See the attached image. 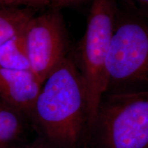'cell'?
<instances>
[{
  "instance_id": "6da1fadb",
  "label": "cell",
  "mask_w": 148,
  "mask_h": 148,
  "mask_svg": "<svg viewBox=\"0 0 148 148\" xmlns=\"http://www.w3.org/2000/svg\"><path fill=\"white\" fill-rule=\"evenodd\" d=\"M31 119L54 145H78L88 129V106L82 75L71 52L44 82Z\"/></svg>"
},
{
  "instance_id": "8992f818",
  "label": "cell",
  "mask_w": 148,
  "mask_h": 148,
  "mask_svg": "<svg viewBox=\"0 0 148 148\" xmlns=\"http://www.w3.org/2000/svg\"><path fill=\"white\" fill-rule=\"evenodd\" d=\"M42 84L32 70L0 68V99L31 118Z\"/></svg>"
},
{
  "instance_id": "7a4b0ae2",
  "label": "cell",
  "mask_w": 148,
  "mask_h": 148,
  "mask_svg": "<svg viewBox=\"0 0 148 148\" xmlns=\"http://www.w3.org/2000/svg\"><path fill=\"white\" fill-rule=\"evenodd\" d=\"M118 9L115 0H93L84 36L71 52L86 90L88 129L93 128L101 99L107 92L106 62Z\"/></svg>"
},
{
  "instance_id": "3957f363",
  "label": "cell",
  "mask_w": 148,
  "mask_h": 148,
  "mask_svg": "<svg viewBox=\"0 0 148 148\" xmlns=\"http://www.w3.org/2000/svg\"><path fill=\"white\" fill-rule=\"evenodd\" d=\"M108 88L131 91L148 84V13L118 9L106 62Z\"/></svg>"
},
{
  "instance_id": "30bf717a",
  "label": "cell",
  "mask_w": 148,
  "mask_h": 148,
  "mask_svg": "<svg viewBox=\"0 0 148 148\" xmlns=\"http://www.w3.org/2000/svg\"><path fill=\"white\" fill-rule=\"evenodd\" d=\"M50 0H0V8L21 7L35 9L49 5Z\"/></svg>"
},
{
  "instance_id": "52a82bcc",
  "label": "cell",
  "mask_w": 148,
  "mask_h": 148,
  "mask_svg": "<svg viewBox=\"0 0 148 148\" xmlns=\"http://www.w3.org/2000/svg\"><path fill=\"white\" fill-rule=\"evenodd\" d=\"M34 16L33 9L21 7L0 8V47L23 34L25 25Z\"/></svg>"
},
{
  "instance_id": "5b68a950",
  "label": "cell",
  "mask_w": 148,
  "mask_h": 148,
  "mask_svg": "<svg viewBox=\"0 0 148 148\" xmlns=\"http://www.w3.org/2000/svg\"><path fill=\"white\" fill-rule=\"evenodd\" d=\"M23 40L29 66L42 84L69 54V41L61 10L33 16L25 25Z\"/></svg>"
},
{
  "instance_id": "8fae6325",
  "label": "cell",
  "mask_w": 148,
  "mask_h": 148,
  "mask_svg": "<svg viewBox=\"0 0 148 148\" xmlns=\"http://www.w3.org/2000/svg\"><path fill=\"white\" fill-rule=\"evenodd\" d=\"M88 0H50L49 8L61 10L67 7L77 6L86 2Z\"/></svg>"
},
{
  "instance_id": "277c9868",
  "label": "cell",
  "mask_w": 148,
  "mask_h": 148,
  "mask_svg": "<svg viewBox=\"0 0 148 148\" xmlns=\"http://www.w3.org/2000/svg\"><path fill=\"white\" fill-rule=\"evenodd\" d=\"M94 127L101 148H148V89L103 95Z\"/></svg>"
},
{
  "instance_id": "9c48e42d",
  "label": "cell",
  "mask_w": 148,
  "mask_h": 148,
  "mask_svg": "<svg viewBox=\"0 0 148 148\" xmlns=\"http://www.w3.org/2000/svg\"><path fill=\"white\" fill-rule=\"evenodd\" d=\"M23 34L12 38L0 47V68L31 70L25 51Z\"/></svg>"
},
{
  "instance_id": "ba28073f",
  "label": "cell",
  "mask_w": 148,
  "mask_h": 148,
  "mask_svg": "<svg viewBox=\"0 0 148 148\" xmlns=\"http://www.w3.org/2000/svg\"><path fill=\"white\" fill-rule=\"evenodd\" d=\"M25 115L0 99V148L16 143L23 130Z\"/></svg>"
},
{
  "instance_id": "7c38bea8",
  "label": "cell",
  "mask_w": 148,
  "mask_h": 148,
  "mask_svg": "<svg viewBox=\"0 0 148 148\" xmlns=\"http://www.w3.org/2000/svg\"><path fill=\"white\" fill-rule=\"evenodd\" d=\"M131 8L148 13V0H127Z\"/></svg>"
},
{
  "instance_id": "4fadbf2b",
  "label": "cell",
  "mask_w": 148,
  "mask_h": 148,
  "mask_svg": "<svg viewBox=\"0 0 148 148\" xmlns=\"http://www.w3.org/2000/svg\"><path fill=\"white\" fill-rule=\"evenodd\" d=\"M4 148H43L40 146H37L35 145H18L17 143L13 144V145H9L8 147H5Z\"/></svg>"
}]
</instances>
